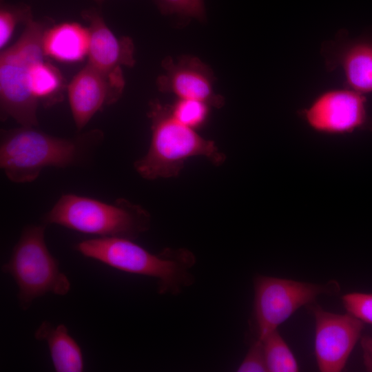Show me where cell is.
Wrapping results in <instances>:
<instances>
[{
  "label": "cell",
  "mask_w": 372,
  "mask_h": 372,
  "mask_svg": "<svg viewBox=\"0 0 372 372\" xmlns=\"http://www.w3.org/2000/svg\"><path fill=\"white\" fill-rule=\"evenodd\" d=\"M74 249L119 271L155 278L159 294L178 295L195 282L191 269L196 257L186 249L167 248L153 254L133 240L116 237L86 239L76 243Z\"/></svg>",
  "instance_id": "obj_2"
},
{
  "label": "cell",
  "mask_w": 372,
  "mask_h": 372,
  "mask_svg": "<svg viewBox=\"0 0 372 372\" xmlns=\"http://www.w3.org/2000/svg\"><path fill=\"white\" fill-rule=\"evenodd\" d=\"M43 223L99 237L134 240L149 229L150 216L139 205L123 198L110 203L68 193L43 216Z\"/></svg>",
  "instance_id": "obj_4"
},
{
  "label": "cell",
  "mask_w": 372,
  "mask_h": 372,
  "mask_svg": "<svg viewBox=\"0 0 372 372\" xmlns=\"http://www.w3.org/2000/svg\"><path fill=\"white\" fill-rule=\"evenodd\" d=\"M163 14L176 15L180 18L205 20L204 0H154Z\"/></svg>",
  "instance_id": "obj_20"
},
{
  "label": "cell",
  "mask_w": 372,
  "mask_h": 372,
  "mask_svg": "<svg viewBox=\"0 0 372 372\" xmlns=\"http://www.w3.org/2000/svg\"><path fill=\"white\" fill-rule=\"evenodd\" d=\"M63 85L59 70L44 60L36 62L30 69L28 87L32 95L45 105L58 102Z\"/></svg>",
  "instance_id": "obj_16"
},
{
  "label": "cell",
  "mask_w": 372,
  "mask_h": 372,
  "mask_svg": "<svg viewBox=\"0 0 372 372\" xmlns=\"http://www.w3.org/2000/svg\"><path fill=\"white\" fill-rule=\"evenodd\" d=\"M46 24L30 19L19 38L0 55V107L2 120L12 118L21 126L38 125L39 101L32 95L29 76L34 63L44 60Z\"/></svg>",
  "instance_id": "obj_5"
},
{
  "label": "cell",
  "mask_w": 372,
  "mask_h": 372,
  "mask_svg": "<svg viewBox=\"0 0 372 372\" xmlns=\"http://www.w3.org/2000/svg\"><path fill=\"white\" fill-rule=\"evenodd\" d=\"M163 66L165 72L156 81L161 92L172 93L180 99L203 101L217 108L223 105V97L214 90L212 70L198 58L186 55L176 61L165 58Z\"/></svg>",
  "instance_id": "obj_12"
},
{
  "label": "cell",
  "mask_w": 372,
  "mask_h": 372,
  "mask_svg": "<svg viewBox=\"0 0 372 372\" xmlns=\"http://www.w3.org/2000/svg\"><path fill=\"white\" fill-rule=\"evenodd\" d=\"M341 300L347 313L372 325V293H347L341 297Z\"/></svg>",
  "instance_id": "obj_21"
},
{
  "label": "cell",
  "mask_w": 372,
  "mask_h": 372,
  "mask_svg": "<svg viewBox=\"0 0 372 372\" xmlns=\"http://www.w3.org/2000/svg\"><path fill=\"white\" fill-rule=\"evenodd\" d=\"M103 139V132L98 130L73 138L52 136L34 127L3 130L0 167L10 181L30 183L45 167L66 168L85 164Z\"/></svg>",
  "instance_id": "obj_1"
},
{
  "label": "cell",
  "mask_w": 372,
  "mask_h": 372,
  "mask_svg": "<svg viewBox=\"0 0 372 372\" xmlns=\"http://www.w3.org/2000/svg\"><path fill=\"white\" fill-rule=\"evenodd\" d=\"M364 363L366 369L372 371V337H363L361 339Z\"/></svg>",
  "instance_id": "obj_23"
},
{
  "label": "cell",
  "mask_w": 372,
  "mask_h": 372,
  "mask_svg": "<svg viewBox=\"0 0 372 372\" xmlns=\"http://www.w3.org/2000/svg\"><path fill=\"white\" fill-rule=\"evenodd\" d=\"M315 318L314 351L321 372H340L360 338L364 323L353 316L324 310L313 302L307 305Z\"/></svg>",
  "instance_id": "obj_9"
},
{
  "label": "cell",
  "mask_w": 372,
  "mask_h": 372,
  "mask_svg": "<svg viewBox=\"0 0 372 372\" xmlns=\"http://www.w3.org/2000/svg\"><path fill=\"white\" fill-rule=\"evenodd\" d=\"M90 39L88 27L76 22L55 25L44 32V55L64 63L80 61L88 55Z\"/></svg>",
  "instance_id": "obj_14"
},
{
  "label": "cell",
  "mask_w": 372,
  "mask_h": 372,
  "mask_svg": "<svg viewBox=\"0 0 372 372\" xmlns=\"http://www.w3.org/2000/svg\"><path fill=\"white\" fill-rule=\"evenodd\" d=\"M81 15L89 23L88 63L123 90L125 79L121 67H133L135 64L132 40L129 37H117L95 8L85 10Z\"/></svg>",
  "instance_id": "obj_10"
},
{
  "label": "cell",
  "mask_w": 372,
  "mask_h": 372,
  "mask_svg": "<svg viewBox=\"0 0 372 372\" xmlns=\"http://www.w3.org/2000/svg\"><path fill=\"white\" fill-rule=\"evenodd\" d=\"M94 1H95L96 3H97L98 4H101L103 3L105 0H92Z\"/></svg>",
  "instance_id": "obj_24"
},
{
  "label": "cell",
  "mask_w": 372,
  "mask_h": 372,
  "mask_svg": "<svg viewBox=\"0 0 372 372\" xmlns=\"http://www.w3.org/2000/svg\"><path fill=\"white\" fill-rule=\"evenodd\" d=\"M210 107L206 102L198 99L178 98L170 105V109L177 121L196 130L207 121Z\"/></svg>",
  "instance_id": "obj_18"
},
{
  "label": "cell",
  "mask_w": 372,
  "mask_h": 372,
  "mask_svg": "<svg viewBox=\"0 0 372 372\" xmlns=\"http://www.w3.org/2000/svg\"><path fill=\"white\" fill-rule=\"evenodd\" d=\"M32 19V9L29 6L23 3L10 4L1 0L0 48H4L10 41L17 24H25Z\"/></svg>",
  "instance_id": "obj_19"
},
{
  "label": "cell",
  "mask_w": 372,
  "mask_h": 372,
  "mask_svg": "<svg viewBox=\"0 0 372 372\" xmlns=\"http://www.w3.org/2000/svg\"><path fill=\"white\" fill-rule=\"evenodd\" d=\"M263 343L267 370L269 372H296L298 363L278 329L261 340Z\"/></svg>",
  "instance_id": "obj_17"
},
{
  "label": "cell",
  "mask_w": 372,
  "mask_h": 372,
  "mask_svg": "<svg viewBox=\"0 0 372 372\" xmlns=\"http://www.w3.org/2000/svg\"><path fill=\"white\" fill-rule=\"evenodd\" d=\"M238 372L268 371L262 341L257 339L253 342L245 357L238 367Z\"/></svg>",
  "instance_id": "obj_22"
},
{
  "label": "cell",
  "mask_w": 372,
  "mask_h": 372,
  "mask_svg": "<svg viewBox=\"0 0 372 372\" xmlns=\"http://www.w3.org/2000/svg\"><path fill=\"white\" fill-rule=\"evenodd\" d=\"M327 70H342L344 87L364 94L372 92V39H351L344 30L320 48Z\"/></svg>",
  "instance_id": "obj_11"
},
{
  "label": "cell",
  "mask_w": 372,
  "mask_h": 372,
  "mask_svg": "<svg viewBox=\"0 0 372 372\" xmlns=\"http://www.w3.org/2000/svg\"><path fill=\"white\" fill-rule=\"evenodd\" d=\"M123 91L87 63L68 85L69 105L76 128H84L97 112L116 102Z\"/></svg>",
  "instance_id": "obj_13"
},
{
  "label": "cell",
  "mask_w": 372,
  "mask_h": 372,
  "mask_svg": "<svg viewBox=\"0 0 372 372\" xmlns=\"http://www.w3.org/2000/svg\"><path fill=\"white\" fill-rule=\"evenodd\" d=\"M34 338L47 343L55 371H83L84 361L81 349L70 335L65 324L54 326L48 321H43L36 330Z\"/></svg>",
  "instance_id": "obj_15"
},
{
  "label": "cell",
  "mask_w": 372,
  "mask_h": 372,
  "mask_svg": "<svg viewBox=\"0 0 372 372\" xmlns=\"http://www.w3.org/2000/svg\"><path fill=\"white\" fill-rule=\"evenodd\" d=\"M148 116L151 121L150 145L146 154L134 163L136 171L145 179L176 176L185 161L193 156H205L215 165L223 163L225 156L215 143L177 121L170 105L153 101Z\"/></svg>",
  "instance_id": "obj_3"
},
{
  "label": "cell",
  "mask_w": 372,
  "mask_h": 372,
  "mask_svg": "<svg viewBox=\"0 0 372 372\" xmlns=\"http://www.w3.org/2000/svg\"><path fill=\"white\" fill-rule=\"evenodd\" d=\"M364 94L347 87L326 90L298 112L314 132L326 135H344L358 130H372Z\"/></svg>",
  "instance_id": "obj_8"
},
{
  "label": "cell",
  "mask_w": 372,
  "mask_h": 372,
  "mask_svg": "<svg viewBox=\"0 0 372 372\" xmlns=\"http://www.w3.org/2000/svg\"><path fill=\"white\" fill-rule=\"evenodd\" d=\"M254 317L258 338L262 340L320 295L338 293L340 285L335 280L315 284L258 275L254 278Z\"/></svg>",
  "instance_id": "obj_7"
},
{
  "label": "cell",
  "mask_w": 372,
  "mask_h": 372,
  "mask_svg": "<svg viewBox=\"0 0 372 372\" xmlns=\"http://www.w3.org/2000/svg\"><path fill=\"white\" fill-rule=\"evenodd\" d=\"M45 224L25 227L9 260L1 271L12 277L18 286V300L27 310L33 301L48 293L64 296L70 289L67 276L45 241Z\"/></svg>",
  "instance_id": "obj_6"
}]
</instances>
